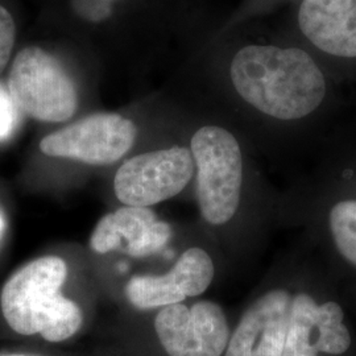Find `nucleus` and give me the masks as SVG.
I'll return each mask as SVG.
<instances>
[{
	"instance_id": "nucleus-1",
	"label": "nucleus",
	"mask_w": 356,
	"mask_h": 356,
	"mask_svg": "<svg viewBox=\"0 0 356 356\" xmlns=\"http://www.w3.org/2000/svg\"><path fill=\"white\" fill-rule=\"evenodd\" d=\"M223 76L236 99L281 126L314 118L343 85L313 51L277 28L229 51Z\"/></svg>"
},
{
	"instance_id": "nucleus-2",
	"label": "nucleus",
	"mask_w": 356,
	"mask_h": 356,
	"mask_svg": "<svg viewBox=\"0 0 356 356\" xmlns=\"http://www.w3.org/2000/svg\"><path fill=\"white\" fill-rule=\"evenodd\" d=\"M67 267L61 257L44 256L20 268L3 286L0 305L8 326L22 335L40 334L58 343L82 326V310L61 288Z\"/></svg>"
},
{
	"instance_id": "nucleus-3",
	"label": "nucleus",
	"mask_w": 356,
	"mask_h": 356,
	"mask_svg": "<svg viewBox=\"0 0 356 356\" xmlns=\"http://www.w3.org/2000/svg\"><path fill=\"white\" fill-rule=\"evenodd\" d=\"M313 51L343 83L356 82V0H297L276 26Z\"/></svg>"
},
{
	"instance_id": "nucleus-4",
	"label": "nucleus",
	"mask_w": 356,
	"mask_h": 356,
	"mask_svg": "<svg viewBox=\"0 0 356 356\" xmlns=\"http://www.w3.org/2000/svg\"><path fill=\"white\" fill-rule=\"evenodd\" d=\"M191 151L197 166L202 216L211 225H225L241 202L244 165L241 143L227 128L209 124L194 132Z\"/></svg>"
},
{
	"instance_id": "nucleus-5",
	"label": "nucleus",
	"mask_w": 356,
	"mask_h": 356,
	"mask_svg": "<svg viewBox=\"0 0 356 356\" xmlns=\"http://www.w3.org/2000/svg\"><path fill=\"white\" fill-rule=\"evenodd\" d=\"M8 92L20 111L40 122H66L78 107L74 82L54 56L38 47H26L15 57Z\"/></svg>"
},
{
	"instance_id": "nucleus-6",
	"label": "nucleus",
	"mask_w": 356,
	"mask_h": 356,
	"mask_svg": "<svg viewBox=\"0 0 356 356\" xmlns=\"http://www.w3.org/2000/svg\"><path fill=\"white\" fill-rule=\"evenodd\" d=\"M194 169L191 148L186 147L141 153L119 168L115 194L122 204L148 207L179 194L189 184Z\"/></svg>"
},
{
	"instance_id": "nucleus-7",
	"label": "nucleus",
	"mask_w": 356,
	"mask_h": 356,
	"mask_svg": "<svg viewBox=\"0 0 356 356\" xmlns=\"http://www.w3.org/2000/svg\"><path fill=\"white\" fill-rule=\"evenodd\" d=\"M135 139L136 126L129 119L101 113L45 136L40 149L51 157H65L90 165H110L132 148Z\"/></svg>"
},
{
	"instance_id": "nucleus-8",
	"label": "nucleus",
	"mask_w": 356,
	"mask_h": 356,
	"mask_svg": "<svg viewBox=\"0 0 356 356\" xmlns=\"http://www.w3.org/2000/svg\"><path fill=\"white\" fill-rule=\"evenodd\" d=\"M154 330L169 356H220L229 341L225 312L213 301L165 306L154 319Z\"/></svg>"
},
{
	"instance_id": "nucleus-9",
	"label": "nucleus",
	"mask_w": 356,
	"mask_h": 356,
	"mask_svg": "<svg viewBox=\"0 0 356 356\" xmlns=\"http://www.w3.org/2000/svg\"><path fill=\"white\" fill-rule=\"evenodd\" d=\"M343 319L339 304L330 301L319 305L306 293L296 294L281 356L344 354L351 346V335Z\"/></svg>"
},
{
	"instance_id": "nucleus-10",
	"label": "nucleus",
	"mask_w": 356,
	"mask_h": 356,
	"mask_svg": "<svg viewBox=\"0 0 356 356\" xmlns=\"http://www.w3.org/2000/svg\"><path fill=\"white\" fill-rule=\"evenodd\" d=\"M216 275L210 254L193 247L163 276H138L128 281L126 293L132 305L141 310L181 304L188 297L202 294Z\"/></svg>"
},
{
	"instance_id": "nucleus-11",
	"label": "nucleus",
	"mask_w": 356,
	"mask_h": 356,
	"mask_svg": "<svg viewBox=\"0 0 356 356\" xmlns=\"http://www.w3.org/2000/svg\"><path fill=\"white\" fill-rule=\"evenodd\" d=\"M292 296L272 289L250 306L229 338L225 356H281L289 327Z\"/></svg>"
},
{
	"instance_id": "nucleus-12",
	"label": "nucleus",
	"mask_w": 356,
	"mask_h": 356,
	"mask_svg": "<svg viewBox=\"0 0 356 356\" xmlns=\"http://www.w3.org/2000/svg\"><path fill=\"white\" fill-rule=\"evenodd\" d=\"M170 235V226L148 207L126 206L103 216L92 231L90 245L98 254L122 250L132 257H145L161 250Z\"/></svg>"
},
{
	"instance_id": "nucleus-13",
	"label": "nucleus",
	"mask_w": 356,
	"mask_h": 356,
	"mask_svg": "<svg viewBox=\"0 0 356 356\" xmlns=\"http://www.w3.org/2000/svg\"><path fill=\"white\" fill-rule=\"evenodd\" d=\"M329 225L338 252L356 267V201L348 200L334 204Z\"/></svg>"
},
{
	"instance_id": "nucleus-14",
	"label": "nucleus",
	"mask_w": 356,
	"mask_h": 356,
	"mask_svg": "<svg viewBox=\"0 0 356 356\" xmlns=\"http://www.w3.org/2000/svg\"><path fill=\"white\" fill-rule=\"evenodd\" d=\"M16 38V26L13 15L0 6V74L10 63Z\"/></svg>"
},
{
	"instance_id": "nucleus-15",
	"label": "nucleus",
	"mask_w": 356,
	"mask_h": 356,
	"mask_svg": "<svg viewBox=\"0 0 356 356\" xmlns=\"http://www.w3.org/2000/svg\"><path fill=\"white\" fill-rule=\"evenodd\" d=\"M17 110L10 92L0 86V141L13 135L19 120Z\"/></svg>"
},
{
	"instance_id": "nucleus-16",
	"label": "nucleus",
	"mask_w": 356,
	"mask_h": 356,
	"mask_svg": "<svg viewBox=\"0 0 356 356\" xmlns=\"http://www.w3.org/2000/svg\"><path fill=\"white\" fill-rule=\"evenodd\" d=\"M297 0H248L245 10H243V15L250 17L252 16H261L267 13L282 11L285 7L292 4Z\"/></svg>"
},
{
	"instance_id": "nucleus-17",
	"label": "nucleus",
	"mask_w": 356,
	"mask_h": 356,
	"mask_svg": "<svg viewBox=\"0 0 356 356\" xmlns=\"http://www.w3.org/2000/svg\"><path fill=\"white\" fill-rule=\"evenodd\" d=\"M3 231H4V220H3V216L0 214V238L3 235Z\"/></svg>"
},
{
	"instance_id": "nucleus-18",
	"label": "nucleus",
	"mask_w": 356,
	"mask_h": 356,
	"mask_svg": "<svg viewBox=\"0 0 356 356\" xmlns=\"http://www.w3.org/2000/svg\"><path fill=\"white\" fill-rule=\"evenodd\" d=\"M1 356H32V355H23V354H11V355H1Z\"/></svg>"
}]
</instances>
